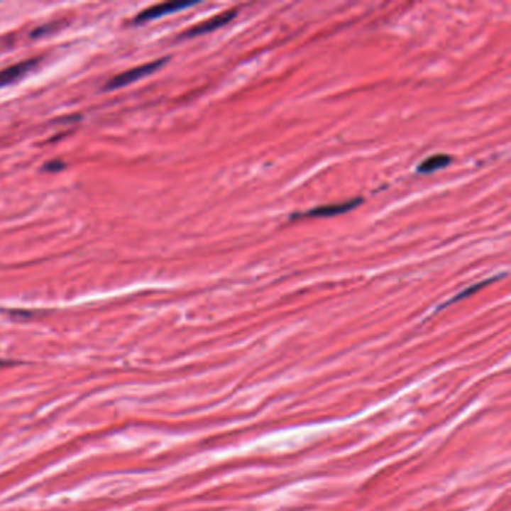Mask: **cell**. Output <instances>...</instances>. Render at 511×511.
Instances as JSON below:
<instances>
[{"label":"cell","mask_w":511,"mask_h":511,"mask_svg":"<svg viewBox=\"0 0 511 511\" xmlns=\"http://www.w3.org/2000/svg\"><path fill=\"white\" fill-rule=\"evenodd\" d=\"M165 63H167V59H159V60H155V62H150V63L137 66V68L128 70V71H125L122 74L116 75L114 78H111L110 82L105 84V89L106 90H114V89L125 87V86H128V84H131L133 82H138V79L153 74L159 68H163Z\"/></svg>","instance_id":"1"},{"label":"cell","mask_w":511,"mask_h":511,"mask_svg":"<svg viewBox=\"0 0 511 511\" xmlns=\"http://www.w3.org/2000/svg\"><path fill=\"white\" fill-rule=\"evenodd\" d=\"M363 203L361 198H353L349 201H345V203H339V204H327V206H321V207H314L311 210H306L303 213H297L292 214L291 219H300V218H331V216H339V214L348 213L354 210L356 207H358Z\"/></svg>","instance_id":"2"},{"label":"cell","mask_w":511,"mask_h":511,"mask_svg":"<svg viewBox=\"0 0 511 511\" xmlns=\"http://www.w3.org/2000/svg\"><path fill=\"white\" fill-rule=\"evenodd\" d=\"M194 5H197V4L195 2H165V4H159V5H155V6H150V8L141 11L140 14L136 17V23L141 24V23H145V21L156 20V18H160V17H165L168 14H172V12L187 9V8H191Z\"/></svg>","instance_id":"3"},{"label":"cell","mask_w":511,"mask_h":511,"mask_svg":"<svg viewBox=\"0 0 511 511\" xmlns=\"http://www.w3.org/2000/svg\"><path fill=\"white\" fill-rule=\"evenodd\" d=\"M236 16H237V11H236V9L222 12V14H218V16H214V17L210 18V20H206V21H203V23H199V24L194 26L192 29L186 31V32L183 33V36H185V38H194V36H199V35H204V33H210V32L216 31V29L222 28V26L230 23Z\"/></svg>","instance_id":"4"},{"label":"cell","mask_w":511,"mask_h":511,"mask_svg":"<svg viewBox=\"0 0 511 511\" xmlns=\"http://www.w3.org/2000/svg\"><path fill=\"white\" fill-rule=\"evenodd\" d=\"M38 59H29V60H23L20 63H16L12 66H8V68L0 71V87L8 86L18 82L26 74L31 72L35 66L38 65Z\"/></svg>","instance_id":"5"},{"label":"cell","mask_w":511,"mask_h":511,"mask_svg":"<svg viewBox=\"0 0 511 511\" xmlns=\"http://www.w3.org/2000/svg\"><path fill=\"white\" fill-rule=\"evenodd\" d=\"M451 160H453V158L449 155H434V156L424 159L423 163L419 165V168H417V171H419L420 174L435 172L438 170H442L447 165H450Z\"/></svg>","instance_id":"6"},{"label":"cell","mask_w":511,"mask_h":511,"mask_svg":"<svg viewBox=\"0 0 511 511\" xmlns=\"http://www.w3.org/2000/svg\"><path fill=\"white\" fill-rule=\"evenodd\" d=\"M501 276H495V278H492V279H486V280H481V282H478V284H476V285H471V287H468L466 290H463L462 292H459V294H457L456 295V297H453L451 300H449L447 303H444L439 309H442V307H447L449 304H451V303H456V302H461V300H463V299H466V297H469V295H473L474 292H477V291H480L483 287H486V285H490V284H493V282H496L498 279H500Z\"/></svg>","instance_id":"7"}]
</instances>
